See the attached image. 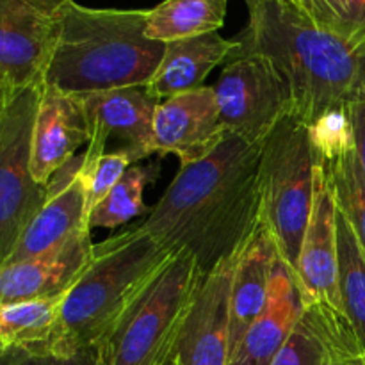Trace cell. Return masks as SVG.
<instances>
[{"mask_svg":"<svg viewBox=\"0 0 365 365\" xmlns=\"http://www.w3.org/2000/svg\"><path fill=\"white\" fill-rule=\"evenodd\" d=\"M334 365H365V356H348V359H339Z\"/></svg>","mask_w":365,"mask_h":365,"instance_id":"32","label":"cell"},{"mask_svg":"<svg viewBox=\"0 0 365 365\" xmlns=\"http://www.w3.org/2000/svg\"><path fill=\"white\" fill-rule=\"evenodd\" d=\"M78 166L81 157L71 160L50 180L48 200L20 235L6 264L24 262L52 252L82 228H89L86 184Z\"/></svg>","mask_w":365,"mask_h":365,"instance_id":"16","label":"cell"},{"mask_svg":"<svg viewBox=\"0 0 365 365\" xmlns=\"http://www.w3.org/2000/svg\"><path fill=\"white\" fill-rule=\"evenodd\" d=\"M349 118H351L353 132H355L356 153H359L360 166L365 177V98L349 103Z\"/></svg>","mask_w":365,"mask_h":365,"instance_id":"31","label":"cell"},{"mask_svg":"<svg viewBox=\"0 0 365 365\" xmlns=\"http://www.w3.org/2000/svg\"><path fill=\"white\" fill-rule=\"evenodd\" d=\"M11 93H14V91H9V88H7V86H6V82H4L2 78H0V110L4 109L6 102H7V100H9Z\"/></svg>","mask_w":365,"mask_h":365,"instance_id":"33","label":"cell"},{"mask_svg":"<svg viewBox=\"0 0 365 365\" xmlns=\"http://www.w3.org/2000/svg\"><path fill=\"white\" fill-rule=\"evenodd\" d=\"M335 32L365 56V0H334Z\"/></svg>","mask_w":365,"mask_h":365,"instance_id":"29","label":"cell"},{"mask_svg":"<svg viewBox=\"0 0 365 365\" xmlns=\"http://www.w3.org/2000/svg\"><path fill=\"white\" fill-rule=\"evenodd\" d=\"M246 4L250 21L232 57L259 53L273 61L291 86L294 116L310 127L365 98V56L344 38L319 27L291 0Z\"/></svg>","mask_w":365,"mask_h":365,"instance_id":"2","label":"cell"},{"mask_svg":"<svg viewBox=\"0 0 365 365\" xmlns=\"http://www.w3.org/2000/svg\"><path fill=\"white\" fill-rule=\"evenodd\" d=\"M260 145L227 132L205 159L180 166L141 227L203 274L234 257L260 223Z\"/></svg>","mask_w":365,"mask_h":365,"instance_id":"1","label":"cell"},{"mask_svg":"<svg viewBox=\"0 0 365 365\" xmlns=\"http://www.w3.org/2000/svg\"><path fill=\"white\" fill-rule=\"evenodd\" d=\"M227 135L212 86L180 93L159 103L153 120L155 153H173L180 166L198 163Z\"/></svg>","mask_w":365,"mask_h":365,"instance_id":"12","label":"cell"},{"mask_svg":"<svg viewBox=\"0 0 365 365\" xmlns=\"http://www.w3.org/2000/svg\"><path fill=\"white\" fill-rule=\"evenodd\" d=\"M88 143L89 125L81 96L43 84L32 128L31 170L34 180L48 185L75 159V152Z\"/></svg>","mask_w":365,"mask_h":365,"instance_id":"15","label":"cell"},{"mask_svg":"<svg viewBox=\"0 0 365 365\" xmlns=\"http://www.w3.org/2000/svg\"><path fill=\"white\" fill-rule=\"evenodd\" d=\"M314 148L319 159H330L349 148H355V132H353L349 107L324 114L314 125H310Z\"/></svg>","mask_w":365,"mask_h":365,"instance_id":"27","label":"cell"},{"mask_svg":"<svg viewBox=\"0 0 365 365\" xmlns=\"http://www.w3.org/2000/svg\"><path fill=\"white\" fill-rule=\"evenodd\" d=\"M235 50L237 41L221 38L217 32L170 41L159 68L146 86L159 100L198 89L210 71L230 59Z\"/></svg>","mask_w":365,"mask_h":365,"instance_id":"20","label":"cell"},{"mask_svg":"<svg viewBox=\"0 0 365 365\" xmlns=\"http://www.w3.org/2000/svg\"><path fill=\"white\" fill-rule=\"evenodd\" d=\"M239 253L203 274L178 335L180 365H228L232 282Z\"/></svg>","mask_w":365,"mask_h":365,"instance_id":"11","label":"cell"},{"mask_svg":"<svg viewBox=\"0 0 365 365\" xmlns=\"http://www.w3.org/2000/svg\"><path fill=\"white\" fill-rule=\"evenodd\" d=\"M0 113H2V110H0Z\"/></svg>","mask_w":365,"mask_h":365,"instance_id":"35","label":"cell"},{"mask_svg":"<svg viewBox=\"0 0 365 365\" xmlns=\"http://www.w3.org/2000/svg\"><path fill=\"white\" fill-rule=\"evenodd\" d=\"M0 365H98L95 348L66 351L52 346L14 348L0 353Z\"/></svg>","mask_w":365,"mask_h":365,"instance_id":"28","label":"cell"},{"mask_svg":"<svg viewBox=\"0 0 365 365\" xmlns=\"http://www.w3.org/2000/svg\"><path fill=\"white\" fill-rule=\"evenodd\" d=\"M305 309L296 274L278 255L271 277L267 303L246 331L228 365H271Z\"/></svg>","mask_w":365,"mask_h":365,"instance_id":"17","label":"cell"},{"mask_svg":"<svg viewBox=\"0 0 365 365\" xmlns=\"http://www.w3.org/2000/svg\"><path fill=\"white\" fill-rule=\"evenodd\" d=\"M41 88L29 86L11 93L0 113V266L48 200V185L38 184L31 170L32 128Z\"/></svg>","mask_w":365,"mask_h":365,"instance_id":"7","label":"cell"},{"mask_svg":"<svg viewBox=\"0 0 365 365\" xmlns=\"http://www.w3.org/2000/svg\"><path fill=\"white\" fill-rule=\"evenodd\" d=\"M63 298L0 305V353L50 344L56 337Z\"/></svg>","mask_w":365,"mask_h":365,"instance_id":"24","label":"cell"},{"mask_svg":"<svg viewBox=\"0 0 365 365\" xmlns=\"http://www.w3.org/2000/svg\"><path fill=\"white\" fill-rule=\"evenodd\" d=\"M160 163L134 164L123 173L106 198L89 212L88 227L118 228L134 217L148 216L152 207L145 203V189L159 178Z\"/></svg>","mask_w":365,"mask_h":365,"instance_id":"23","label":"cell"},{"mask_svg":"<svg viewBox=\"0 0 365 365\" xmlns=\"http://www.w3.org/2000/svg\"><path fill=\"white\" fill-rule=\"evenodd\" d=\"M202 278V269L191 253H175L96 346L98 365L164 362L177 348L182 324Z\"/></svg>","mask_w":365,"mask_h":365,"instance_id":"5","label":"cell"},{"mask_svg":"<svg viewBox=\"0 0 365 365\" xmlns=\"http://www.w3.org/2000/svg\"><path fill=\"white\" fill-rule=\"evenodd\" d=\"M141 225L93 246V257L59 307L48 346L66 351L95 348L132 299L173 257Z\"/></svg>","mask_w":365,"mask_h":365,"instance_id":"4","label":"cell"},{"mask_svg":"<svg viewBox=\"0 0 365 365\" xmlns=\"http://www.w3.org/2000/svg\"><path fill=\"white\" fill-rule=\"evenodd\" d=\"M317 164L310 127L294 114L285 116L260 145V221L294 274L312 214Z\"/></svg>","mask_w":365,"mask_h":365,"instance_id":"6","label":"cell"},{"mask_svg":"<svg viewBox=\"0 0 365 365\" xmlns=\"http://www.w3.org/2000/svg\"><path fill=\"white\" fill-rule=\"evenodd\" d=\"M148 9H95L70 0L43 84L68 95L145 86L166 43L145 34Z\"/></svg>","mask_w":365,"mask_h":365,"instance_id":"3","label":"cell"},{"mask_svg":"<svg viewBox=\"0 0 365 365\" xmlns=\"http://www.w3.org/2000/svg\"><path fill=\"white\" fill-rule=\"evenodd\" d=\"M212 88L225 130L252 145H262L271 130L294 113L289 82L273 61L259 53L228 59Z\"/></svg>","mask_w":365,"mask_h":365,"instance_id":"8","label":"cell"},{"mask_svg":"<svg viewBox=\"0 0 365 365\" xmlns=\"http://www.w3.org/2000/svg\"><path fill=\"white\" fill-rule=\"evenodd\" d=\"M70 0H0V78L9 91L45 81Z\"/></svg>","mask_w":365,"mask_h":365,"instance_id":"9","label":"cell"},{"mask_svg":"<svg viewBox=\"0 0 365 365\" xmlns=\"http://www.w3.org/2000/svg\"><path fill=\"white\" fill-rule=\"evenodd\" d=\"M93 246L91 230L82 228L52 252L0 266V305L64 296L91 260Z\"/></svg>","mask_w":365,"mask_h":365,"instance_id":"14","label":"cell"},{"mask_svg":"<svg viewBox=\"0 0 365 365\" xmlns=\"http://www.w3.org/2000/svg\"><path fill=\"white\" fill-rule=\"evenodd\" d=\"M296 282L305 303H327L344 314L339 294L337 203L321 163L316 170L314 207L299 252Z\"/></svg>","mask_w":365,"mask_h":365,"instance_id":"13","label":"cell"},{"mask_svg":"<svg viewBox=\"0 0 365 365\" xmlns=\"http://www.w3.org/2000/svg\"><path fill=\"white\" fill-rule=\"evenodd\" d=\"M319 163L331 182L337 209L348 220L365 252V177L356 146L330 159H319Z\"/></svg>","mask_w":365,"mask_h":365,"instance_id":"25","label":"cell"},{"mask_svg":"<svg viewBox=\"0 0 365 365\" xmlns=\"http://www.w3.org/2000/svg\"><path fill=\"white\" fill-rule=\"evenodd\" d=\"M138 163V155H134V153L125 148H116L113 152H107L88 175H82L81 170H78V173H81L82 180L86 184L88 217L89 212L106 198L107 192L118 184V180L123 177L125 171Z\"/></svg>","mask_w":365,"mask_h":365,"instance_id":"26","label":"cell"},{"mask_svg":"<svg viewBox=\"0 0 365 365\" xmlns=\"http://www.w3.org/2000/svg\"><path fill=\"white\" fill-rule=\"evenodd\" d=\"M278 259V250L269 230L260 221L252 234L235 266L230 299V341H228V362L237 351L246 331L252 328L264 312L267 303L273 267Z\"/></svg>","mask_w":365,"mask_h":365,"instance_id":"19","label":"cell"},{"mask_svg":"<svg viewBox=\"0 0 365 365\" xmlns=\"http://www.w3.org/2000/svg\"><path fill=\"white\" fill-rule=\"evenodd\" d=\"M159 365H180V362H178V356H177V348H175V351L171 353V355L168 356L164 362H160Z\"/></svg>","mask_w":365,"mask_h":365,"instance_id":"34","label":"cell"},{"mask_svg":"<svg viewBox=\"0 0 365 365\" xmlns=\"http://www.w3.org/2000/svg\"><path fill=\"white\" fill-rule=\"evenodd\" d=\"M337 255L339 294L342 310L355 334L360 351L365 356V252L349 227L348 220L337 209Z\"/></svg>","mask_w":365,"mask_h":365,"instance_id":"22","label":"cell"},{"mask_svg":"<svg viewBox=\"0 0 365 365\" xmlns=\"http://www.w3.org/2000/svg\"><path fill=\"white\" fill-rule=\"evenodd\" d=\"M364 356L344 314L327 303H305L287 341L271 365H334L339 359Z\"/></svg>","mask_w":365,"mask_h":365,"instance_id":"18","label":"cell"},{"mask_svg":"<svg viewBox=\"0 0 365 365\" xmlns=\"http://www.w3.org/2000/svg\"><path fill=\"white\" fill-rule=\"evenodd\" d=\"M81 96L89 125V143L81 155V173L88 175L107 153L110 138L120 146L146 159L155 153L153 145V120L160 100L150 91L148 86L110 89Z\"/></svg>","mask_w":365,"mask_h":365,"instance_id":"10","label":"cell"},{"mask_svg":"<svg viewBox=\"0 0 365 365\" xmlns=\"http://www.w3.org/2000/svg\"><path fill=\"white\" fill-rule=\"evenodd\" d=\"M228 0H164L148 9L145 34L160 43L217 32L223 27Z\"/></svg>","mask_w":365,"mask_h":365,"instance_id":"21","label":"cell"},{"mask_svg":"<svg viewBox=\"0 0 365 365\" xmlns=\"http://www.w3.org/2000/svg\"><path fill=\"white\" fill-rule=\"evenodd\" d=\"M291 2L296 4L307 16L312 18L319 27L335 32L334 0H291Z\"/></svg>","mask_w":365,"mask_h":365,"instance_id":"30","label":"cell"}]
</instances>
